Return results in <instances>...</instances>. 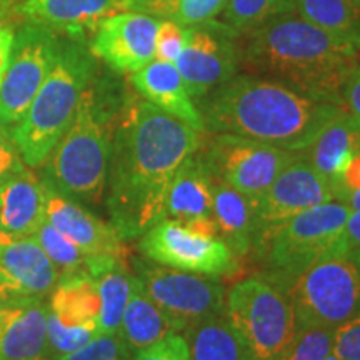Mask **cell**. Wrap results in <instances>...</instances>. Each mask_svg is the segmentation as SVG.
<instances>
[{
    "label": "cell",
    "mask_w": 360,
    "mask_h": 360,
    "mask_svg": "<svg viewBox=\"0 0 360 360\" xmlns=\"http://www.w3.org/2000/svg\"><path fill=\"white\" fill-rule=\"evenodd\" d=\"M124 110L112 137L105 200L110 224L132 240L165 219L170 184L200 148L202 132L146 98H134Z\"/></svg>",
    "instance_id": "cell-1"
},
{
    "label": "cell",
    "mask_w": 360,
    "mask_h": 360,
    "mask_svg": "<svg viewBox=\"0 0 360 360\" xmlns=\"http://www.w3.org/2000/svg\"><path fill=\"white\" fill-rule=\"evenodd\" d=\"M205 132L232 134L304 152L326 125L345 110L278 80L236 75L197 101Z\"/></svg>",
    "instance_id": "cell-2"
},
{
    "label": "cell",
    "mask_w": 360,
    "mask_h": 360,
    "mask_svg": "<svg viewBox=\"0 0 360 360\" xmlns=\"http://www.w3.org/2000/svg\"><path fill=\"white\" fill-rule=\"evenodd\" d=\"M360 62V49L285 12L247 34L240 64L249 74L278 80L309 96L340 103L342 89Z\"/></svg>",
    "instance_id": "cell-3"
},
{
    "label": "cell",
    "mask_w": 360,
    "mask_h": 360,
    "mask_svg": "<svg viewBox=\"0 0 360 360\" xmlns=\"http://www.w3.org/2000/svg\"><path fill=\"white\" fill-rule=\"evenodd\" d=\"M97 79L84 92L70 127L42 164V179L53 191L77 202L98 204L105 193L114 102Z\"/></svg>",
    "instance_id": "cell-4"
},
{
    "label": "cell",
    "mask_w": 360,
    "mask_h": 360,
    "mask_svg": "<svg viewBox=\"0 0 360 360\" xmlns=\"http://www.w3.org/2000/svg\"><path fill=\"white\" fill-rule=\"evenodd\" d=\"M97 75L96 57L80 39H60L56 62L29 110L11 129L24 164L37 169L70 127L84 92Z\"/></svg>",
    "instance_id": "cell-5"
},
{
    "label": "cell",
    "mask_w": 360,
    "mask_h": 360,
    "mask_svg": "<svg viewBox=\"0 0 360 360\" xmlns=\"http://www.w3.org/2000/svg\"><path fill=\"white\" fill-rule=\"evenodd\" d=\"M350 214V205L339 200L315 205L255 240L250 254L264 264L265 276H297L328 255L349 249L345 227Z\"/></svg>",
    "instance_id": "cell-6"
},
{
    "label": "cell",
    "mask_w": 360,
    "mask_h": 360,
    "mask_svg": "<svg viewBox=\"0 0 360 360\" xmlns=\"http://www.w3.org/2000/svg\"><path fill=\"white\" fill-rule=\"evenodd\" d=\"M287 295L297 326L335 328L360 317V249L328 255L290 277L260 274Z\"/></svg>",
    "instance_id": "cell-7"
},
{
    "label": "cell",
    "mask_w": 360,
    "mask_h": 360,
    "mask_svg": "<svg viewBox=\"0 0 360 360\" xmlns=\"http://www.w3.org/2000/svg\"><path fill=\"white\" fill-rule=\"evenodd\" d=\"M225 317L247 360H283L297 332L287 295L264 276L237 282L225 295Z\"/></svg>",
    "instance_id": "cell-8"
},
{
    "label": "cell",
    "mask_w": 360,
    "mask_h": 360,
    "mask_svg": "<svg viewBox=\"0 0 360 360\" xmlns=\"http://www.w3.org/2000/svg\"><path fill=\"white\" fill-rule=\"evenodd\" d=\"M135 277L172 322L175 332L225 312V289L219 277L182 272L148 259H134Z\"/></svg>",
    "instance_id": "cell-9"
},
{
    "label": "cell",
    "mask_w": 360,
    "mask_h": 360,
    "mask_svg": "<svg viewBox=\"0 0 360 360\" xmlns=\"http://www.w3.org/2000/svg\"><path fill=\"white\" fill-rule=\"evenodd\" d=\"M199 150L215 182L252 200L259 199L299 154L232 134H210Z\"/></svg>",
    "instance_id": "cell-10"
},
{
    "label": "cell",
    "mask_w": 360,
    "mask_h": 360,
    "mask_svg": "<svg viewBox=\"0 0 360 360\" xmlns=\"http://www.w3.org/2000/svg\"><path fill=\"white\" fill-rule=\"evenodd\" d=\"M58 44L53 30L32 22L13 34L11 58L0 80V124L12 129L20 122L56 62Z\"/></svg>",
    "instance_id": "cell-11"
},
{
    "label": "cell",
    "mask_w": 360,
    "mask_h": 360,
    "mask_svg": "<svg viewBox=\"0 0 360 360\" xmlns=\"http://www.w3.org/2000/svg\"><path fill=\"white\" fill-rule=\"evenodd\" d=\"M143 257L164 267L209 277H232L240 265L220 237L205 238L192 233L174 219H162L139 240Z\"/></svg>",
    "instance_id": "cell-12"
},
{
    "label": "cell",
    "mask_w": 360,
    "mask_h": 360,
    "mask_svg": "<svg viewBox=\"0 0 360 360\" xmlns=\"http://www.w3.org/2000/svg\"><path fill=\"white\" fill-rule=\"evenodd\" d=\"M236 30L215 19L187 27V40L175 67L182 75L188 96L200 101L214 89L236 77L240 52Z\"/></svg>",
    "instance_id": "cell-13"
},
{
    "label": "cell",
    "mask_w": 360,
    "mask_h": 360,
    "mask_svg": "<svg viewBox=\"0 0 360 360\" xmlns=\"http://www.w3.org/2000/svg\"><path fill=\"white\" fill-rule=\"evenodd\" d=\"M330 200L335 199L327 179L314 167L305 152H299L272 186L254 200L257 217L255 240L294 215Z\"/></svg>",
    "instance_id": "cell-14"
},
{
    "label": "cell",
    "mask_w": 360,
    "mask_h": 360,
    "mask_svg": "<svg viewBox=\"0 0 360 360\" xmlns=\"http://www.w3.org/2000/svg\"><path fill=\"white\" fill-rule=\"evenodd\" d=\"M159 24V19L146 13H114L98 24L89 49L112 70L134 74L155 58Z\"/></svg>",
    "instance_id": "cell-15"
},
{
    "label": "cell",
    "mask_w": 360,
    "mask_h": 360,
    "mask_svg": "<svg viewBox=\"0 0 360 360\" xmlns=\"http://www.w3.org/2000/svg\"><path fill=\"white\" fill-rule=\"evenodd\" d=\"M58 277L60 274L56 264L34 236L0 247V290L4 302L49 300Z\"/></svg>",
    "instance_id": "cell-16"
},
{
    "label": "cell",
    "mask_w": 360,
    "mask_h": 360,
    "mask_svg": "<svg viewBox=\"0 0 360 360\" xmlns=\"http://www.w3.org/2000/svg\"><path fill=\"white\" fill-rule=\"evenodd\" d=\"M45 220L70 238L87 257H125L124 238L114 225L103 222L80 202L53 191L45 184Z\"/></svg>",
    "instance_id": "cell-17"
},
{
    "label": "cell",
    "mask_w": 360,
    "mask_h": 360,
    "mask_svg": "<svg viewBox=\"0 0 360 360\" xmlns=\"http://www.w3.org/2000/svg\"><path fill=\"white\" fill-rule=\"evenodd\" d=\"M19 11L32 24L84 40L107 17L124 12V0H24Z\"/></svg>",
    "instance_id": "cell-18"
},
{
    "label": "cell",
    "mask_w": 360,
    "mask_h": 360,
    "mask_svg": "<svg viewBox=\"0 0 360 360\" xmlns=\"http://www.w3.org/2000/svg\"><path fill=\"white\" fill-rule=\"evenodd\" d=\"M49 300L4 302L0 307V360L47 355Z\"/></svg>",
    "instance_id": "cell-19"
},
{
    "label": "cell",
    "mask_w": 360,
    "mask_h": 360,
    "mask_svg": "<svg viewBox=\"0 0 360 360\" xmlns=\"http://www.w3.org/2000/svg\"><path fill=\"white\" fill-rule=\"evenodd\" d=\"M45 224V182L25 167L0 186V231L8 242L32 237Z\"/></svg>",
    "instance_id": "cell-20"
},
{
    "label": "cell",
    "mask_w": 360,
    "mask_h": 360,
    "mask_svg": "<svg viewBox=\"0 0 360 360\" xmlns=\"http://www.w3.org/2000/svg\"><path fill=\"white\" fill-rule=\"evenodd\" d=\"M130 84L147 102L154 103L175 119L191 125L197 132H205L199 107L188 96L182 75L179 74L175 64L154 58L150 64L130 74Z\"/></svg>",
    "instance_id": "cell-21"
},
{
    "label": "cell",
    "mask_w": 360,
    "mask_h": 360,
    "mask_svg": "<svg viewBox=\"0 0 360 360\" xmlns=\"http://www.w3.org/2000/svg\"><path fill=\"white\" fill-rule=\"evenodd\" d=\"M215 180L197 150L175 174L169 187L165 219L180 224L199 217H212Z\"/></svg>",
    "instance_id": "cell-22"
},
{
    "label": "cell",
    "mask_w": 360,
    "mask_h": 360,
    "mask_svg": "<svg viewBox=\"0 0 360 360\" xmlns=\"http://www.w3.org/2000/svg\"><path fill=\"white\" fill-rule=\"evenodd\" d=\"M212 219L219 237L237 259L250 254L257 233L254 200L236 188L215 182Z\"/></svg>",
    "instance_id": "cell-23"
},
{
    "label": "cell",
    "mask_w": 360,
    "mask_h": 360,
    "mask_svg": "<svg viewBox=\"0 0 360 360\" xmlns=\"http://www.w3.org/2000/svg\"><path fill=\"white\" fill-rule=\"evenodd\" d=\"M85 272L94 277L101 294L98 334H119L134 276L125 267V257H117V255L87 257Z\"/></svg>",
    "instance_id": "cell-24"
},
{
    "label": "cell",
    "mask_w": 360,
    "mask_h": 360,
    "mask_svg": "<svg viewBox=\"0 0 360 360\" xmlns=\"http://www.w3.org/2000/svg\"><path fill=\"white\" fill-rule=\"evenodd\" d=\"M304 152L332 188L349 160L360 152V124L347 110H342Z\"/></svg>",
    "instance_id": "cell-25"
},
{
    "label": "cell",
    "mask_w": 360,
    "mask_h": 360,
    "mask_svg": "<svg viewBox=\"0 0 360 360\" xmlns=\"http://www.w3.org/2000/svg\"><path fill=\"white\" fill-rule=\"evenodd\" d=\"M49 310L67 327H85L98 332L101 294L87 272H72L58 277L49 297Z\"/></svg>",
    "instance_id": "cell-26"
},
{
    "label": "cell",
    "mask_w": 360,
    "mask_h": 360,
    "mask_svg": "<svg viewBox=\"0 0 360 360\" xmlns=\"http://www.w3.org/2000/svg\"><path fill=\"white\" fill-rule=\"evenodd\" d=\"M172 332H175V328L170 319L157 307V304L148 297L141 281L134 274L129 302L119 330L120 337L135 354L150 347Z\"/></svg>",
    "instance_id": "cell-27"
},
{
    "label": "cell",
    "mask_w": 360,
    "mask_h": 360,
    "mask_svg": "<svg viewBox=\"0 0 360 360\" xmlns=\"http://www.w3.org/2000/svg\"><path fill=\"white\" fill-rule=\"evenodd\" d=\"M182 334L188 344L191 360H247L225 314L205 319Z\"/></svg>",
    "instance_id": "cell-28"
},
{
    "label": "cell",
    "mask_w": 360,
    "mask_h": 360,
    "mask_svg": "<svg viewBox=\"0 0 360 360\" xmlns=\"http://www.w3.org/2000/svg\"><path fill=\"white\" fill-rule=\"evenodd\" d=\"M295 11L360 49V0H294Z\"/></svg>",
    "instance_id": "cell-29"
},
{
    "label": "cell",
    "mask_w": 360,
    "mask_h": 360,
    "mask_svg": "<svg viewBox=\"0 0 360 360\" xmlns=\"http://www.w3.org/2000/svg\"><path fill=\"white\" fill-rule=\"evenodd\" d=\"M225 4L227 0H124V11L193 27L215 19L222 13Z\"/></svg>",
    "instance_id": "cell-30"
},
{
    "label": "cell",
    "mask_w": 360,
    "mask_h": 360,
    "mask_svg": "<svg viewBox=\"0 0 360 360\" xmlns=\"http://www.w3.org/2000/svg\"><path fill=\"white\" fill-rule=\"evenodd\" d=\"M295 11L294 0H227L222 22L244 37L285 12Z\"/></svg>",
    "instance_id": "cell-31"
},
{
    "label": "cell",
    "mask_w": 360,
    "mask_h": 360,
    "mask_svg": "<svg viewBox=\"0 0 360 360\" xmlns=\"http://www.w3.org/2000/svg\"><path fill=\"white\" fill-rule=\"evenodd\" d=\"M34 237L37 238V242L45 250V254L49 255V259L56 264L60 276L72 272H82V270L85 272L87 255L70 238H67L64 233L52 227L47 220Z\"/></svg>",
    "instance_id": "cell-32"
},
{
    "label": "cell",
    "mask_w": 360,
    "mask_h": 360,
    "mask_svg": "<svg viewBox=\"0 0 360 360\" xmlns=\"http://www.w3.org/2000/svg\"><path fill=\"white\" fill-rule=\"evenodd\" d=\"M334 328L297 326L289 352L283 360H326L332 352Z\"/></svg>",
    "instance_id": "cell-33"
},
{
    "label": "cell",
    "mask_w": 360,
    "mask_h": 360,
    "mask_svg": "<svg viewBox=\"0 0 360 360\" xmlns=\"http://www.w3.org/2000/svg\"><path fill=\"white\" fill-rule=\"evenodd\" d=\"M98 334L94 328L67 327L53 315L47 314V355L53 360L75 352L85 344H89Z\"/></svg>",
    "instance_id": "cell-34"
},
{
    "label": "cell",
    "mask_w": 360,
    "mask_h": 360,
    "mask_svg": "<svg viewBox=\"0 0 360 360\" xmlns=\"http://www.w3.org/2000/svg\"><path fill=\"white\" fill-rule=\"evenodd\" d=\"M132 355L120 334H97L84 347L57 360H130Z\"/></svg>",
    "instance_id": "cell-35"
},
{
    "label": "cell",
    "mask_w": 360,
    "mask_h": 360,
    "mask_svg": "<svg viewBox=\"0 0 360 360\" xmlns=\"http://www.w3.org/2000/svg\"><path fill=\"white\" fill-rule=\"evenodd\" d=\"M187 40V27L179 25L174 20H160L155 39L157 60L175 64Z\"/></svg>",
    "instance_id": "cell-36"
},
{
    "label": "cell",
    "mask_w": 360,
    "mask_h": 360,
    "mask_svg": "<svg viewBox=\"0 0 360 360\" xmlns=\"http://www.w3.org/2000/svg\"><path fill=\"white\" fill-rule=\"evenodd\" d=\"M130 360H191V352L184 334L172 332L150 347L135 352Z\"/></svg>",
    "instance_id": "cell-37"
},
{
    "label": "cell",
    "mask_w": 360,
    "mask_h": 360,
    "mask_svg": "<svg viewBox=\"0 0 360 360\" xmlns=\"http://www.w3.org/2000/svg\"><path fill=\"white\" fill-rule=\"evenodd\" d=\"M332 352L340 360H360V317L334 328Z\"/></svg>",
    "instance_id": "cell-38"
},
{
    "label": "cell",
    "mask_w": 360,
    "mask_h": 360,
    "mask_svg": "<svg viewBox=\"0 0 360 360\" xmlns=\"http://www.w3.org/2000/svg\"><path fill=\"white\" fill-rule=\"evenodd\" d=\"M25 167L19 148L12 139L11 129L0 124V186Z\"/></svg>",
    "instance_id": "cell-39"
},
{
    "label": "cell",
    "mask_w": 360,
    "mask_h": 360,
    "mask_svg": "<svg viewBox=\"0 0 360 360\" xmlns=\"http://www.w3.org/2000/svg\"><path fill=\"white\" fill-rule=\"evenodd\" d=\"M360 191V152L355 154L345 165L339 177L332 184L334 199L347 204L349 197Z\"/></svg>",
    "instance_id": "cell-40"
},
{
    "label": "cell",
    "mask_w": 360,
    "mask_h": 360,
    "mask_svg": "<svg viewBox=\"0 0 360 360\" xmlns=\"http://www.w3.org/2000/svg\"><path fill=\"white\" fill-rule=\"evenodd\" d=\"M342 102L345 110L360 124V62L354 67L342 89Z\"/></svg>",
    "instance_id": "cell-41"
},
{
    "label": "cell",
    "mask_w": 360,
    "mask_h": 360,
    "mask_svg": "<svg viewBox=\"0 0 360 360\" xmlns=\"http://www.w3.org/2000/svg\"><path fill=\"white\" fill-rule=\"evenodd\" d=\"M13 44V32L7 27H0V80H2L4 72L7 69L8 58Z\"/></svg>",
    "instance_id": "cell-42"
},
{
    "label": "cell",
    "mask_w": 360,
    "mask_h": 360,
    "mask_svg": "<svg viewBox=\"0 0 360 360\" xmlns=\"http://www.w3.org/2000/svg\"><path fill=\"white\" fill-rule=\"evenodd\" d=\"M345 232H347L349 245L360 249V210H352Z\"/></svg>",
    "instance_id": "cell-43"
},
{
    "label": "cell",
    "mask_w": 360,
    "mask_h": 360,
    "mask_svg": "<svg viewBox=\"0 0 360 360\" xmlns=\"http://www.w3.org/2000/svg\"><path fill=\"white\" fill-rule=\"evenodd\" d=\"M347 205H350V209L352 210H360V191L352 193V195L349 197Z\"/></svg>",
    "instance_id": "cell-44"
},
{
    "label": "cell",
    "mask_w": 360,
    "mask_h": 360,
    "mask_svg": "<svg viewBox=\"0 0 360 360\" xmlns=\"http://www.w3.org/2000/svg\"><path fill=\"white\" fill-rule=\"evenodd\" d=\"M6 244H11V242H8V238H7L6 236H4L2 231H0V247L6 245Z\"/></svg>",
    "instance_id": "cell-45"
},
{
    "label": "cell",
    "mask_w": 360,
    "mask_h": 360,
    "mask_svg": "<svg viewBox=\"0 0 360 360\" xmlns=\"http://www.w3.org/2000/svg\"><path fill=\"white\" fill-rule=\"evenodd\" d=\"M326 360H340V359H339V357H337V355H335L334 352H330V354H328V355H327V359H326Z\"/></svg>",
    "instance_id": "cell-46"
},
{
    "label": "cell",
    "mask_w": 360,
    "mask_h": 360,
    "mask_svg": "<svg viewBox=\"0 0 360 360\" xmlns=\"http://www.w3.org/2000/svg\"><path fill=\"white\" fill-rule=\"evenodd\" d=\"M34 360H53V359L49 357V355H42V357H39V359H34Z\"/></svg>",
    "instance_id": "cell-47"
},
{
    "label": "cell",
    "mask_w": 360,
    "mask_h": 360,
    "mask_svg": "<svg viewBox=\"0 0 360 360\" xmlns=\"http://www.w3.org/2000/svg\"><path fill=\"white\" fill-rule=\"evenodd\" d=\"M8 2H12V0H0V7L6 6V4H8Z\"/></svg>",
    "instance_id": "cell-48"
},
{
    "label": "cell",
    "mask_w": 360,
    "mask_h": 360,
    "mask_svg": "<svg viewBox=\"0 0 360 360\" xmlns=\"http://www.w3.org/2000/svg\"><path fill=\"white\" fill-rule=\"evenodd\" d=\"M2 304H4V297H2V290H0V307H2Z\"/></svg>",
    "instance_id": "cell-49"
}]
</instances>
